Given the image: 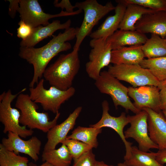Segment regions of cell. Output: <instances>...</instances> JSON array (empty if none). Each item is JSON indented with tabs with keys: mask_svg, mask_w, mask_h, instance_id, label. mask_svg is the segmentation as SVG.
<instances>
[{
	"mask_svg": "<svg viewBox=\"0 0 166 166\" xmlns=\"http://www.w3.org/2000/svg\"><path fill=\"white\" fill-rule=\"evenodd\" d=\"M79 27H70L63 33H60L46 45L38 48L20 47L19 56L32 64L34 74L29 86L33 87L42 78L43 73L50 61L59 53L67 51L72 48L68 41L76 38Z\"/></svg>",
	"mask_w": 166,
	"mask_h": 166,
	"instance_id": "1",
	"label": "cell"
},
{
	"mask_svg": "<svg viewBox=\"0 0 166 166\" xmlns=\"http://www.w3.org/2000/svg\"><path fill=\"white\" fill-rule=\"evenodd\" d=\"M79 50L61 54L45 69L43 76L51 86L65 90L72 87L80 67Z\"/></svg>",
	"mask_w": 166,
	"mask_h": 166,
	"instance_id": "2",
	"label": "cell"
},
{
	"mask_svg": "<svg viewBox=\"0 0 166 166\" xmlns=\"http://www.w3.org/2000/svg\"><path fill=\"white\" fill-rule=\"evenodd\" d=\"M15 106L20 110L19 122L22 125L32 130L38 129L44 133H47L57 124L60 115L58 113L50 121L48 113L38 112V107L36 103L30 99L29 95L22 93L17 96Z\"/></svg>",
	"mask_w": 166,
	"mask_h": 166,
	"instance_id": "3",
	"label": "cell"
},
{
	"mask_svg": "<svg viewBox=\"0 0 166 166\" xmlns=\"http://www.w3.org/2000/svg\"><path fill=\"white\" fill-rule=\"evenodd\" d=\"M74 6L76 8L84 12V19L80 27L78 28L73 47V49L79 50L82 42L87 36L90 34L94 26L109 12L114 10L115 6L111 2L103 5L96 0L77 2Z\"/></svg>",
	"mask_w": 166,
	"mask_h": 166,
	"instance_id": "4",
	"label": "cell"
},
{
	"mask_svg": "<svg viewBox=\"0 0 166 166\" xmlns=\"http://www.w3.org/2000/svg\"><path fill=\"white\" fill-rule=\"evenodd\" d=\"M44 79L42 78L35 87L30 88V97L35 103L40 104L44 110L56 114L61 105L74 94L75 88L72 86L63 90L51 86L46 89L44 87Z\"/></svg>",
	"mask_w": 166,
	"mask_h": 166,
	"instance_id": "5",
	"label": "cell"
},
{
	"mask_svg": "<svg viewBox=\"0 0 166 166\" xmlns=\"http://www.w3.org/2000/svg\"><path fill=\"white\" fill-rule=\"evenodd\" d=\"M94 84L101 93L108 94L111 97L116 108L120 106L126 111L130 110L135 114L141 111L130 101L128 95V88L108 71H101L98 77L95 80Z\"/></svg>",
	"mask_w": 166,
	"mask_h": 166,
	"instance_id": "6",
	"label": "cell"
},
{
	"mask_svg": "<svg viewBox=\"0 0 166 166\" xmlns=\"http://www.w3.org/2000/svg\"><path fill=\"white\" fill-rule=\"evenodd\" d=\"M26 89V88H24L15 94H13L11 90L9 89L0 95V121L4 125L3 132L4 133L11 132L26 138L34 133L33 130L20 124V111L11 106L12 101L20 93Z\"/></svg>",
	"mask_w": 166,
	"mask_h": 166,
	"instance_id": "7",
	"label": "cell"
},
{
	"mask_svg": "<svg viewBox=\"0 0 166 166\" xmlns=\"http://www.w3.org/2000/svg\"><path fill=\"white\" fill-rule=\"evenodd\" d=\"M107 71L119 80L127 82L135 88L146 85L158 87L160 84L148 69L139 64L109 65Z\"/></svg>",
	"mask_w": 166,
	"mask_h": 166,
	"instance_id": "8",
	"label": "cell"
},
{
	"mask_svg": "<svg viewBox=\"0 0 166 166\" xmlns=\"http://www.w3.org/2000/svg\"><path fill=\"white\" fill-rule=\"evenodd\" d=\"M81 10L78 9L69 13L62 10L59 13L52 14L45 13L37 0H20L18 12L21 20L33 28L49 24V20L52 18L73 16L81 13Z\"/></svg>",
	"mask_w": 166,
	"mask_h": 166,
	"instance_id": "9",
	"label": "cell"
},
{
	"mask_svg": "<svg viewBox=\"0 0 166 166\" xmlns=\"http://www.w3.org/2000/svg\"><path fill=\"white\" fill-rule=\"evenodd\" d=\"M89 45L92 49L89 54V61L85 64V70L89 77L95 81L101 69L111 63L112 49L110 44L102 38L92 39Z\"/></svg>",
	"mask_w": 166,
	"mask_h": 166,
	"instance_id": "10",
	"label": "cell"
},
{
	"mask_svg": "<svg viewBox=\"0 0 166 166\" xmlns=\"http://www.w3.org/2000/svg\"><path fill=\"white\" fill-rule=\"evenodd\" d=\"M128 116L130 126L124 132L125 139H134L138 143V148L144 152H148L151 149H159L148 134L147 113L142 110L134 115Z\"/></svg>",
	"mask_w": 166,
	"mask_h": 166,
	"instance_id": "11",
	"label": "cell"
},
{
	"mask_svg": "<svg viewBox=\"0 0 166 166\" xmlns=\"http://www.w3.org/2000/svg\"><path fill=\"white\" fill-rule=\"evenodd\" d=\"M101 105L102 114L101 119L96 124L89 125V127L99 128L106 127L115 130L119 135L125 145L126 153L124 156V160H125L131 155L132 144L126 140L123 132L124 127L129 123L128 116H126L124 112L122 113L118 117L111 116L109 113V104L106 100H104L102 101Z\"/></svg>",
	"mask_w": 166,
	"mask_h": 166,
	"instance_id": "12",
	"label": "cell"
},
{
	"mask_svg": "<svg viewBox=\"0 0 166 166\" xmlns=\"http://www.w3.org/2000/svg\"><path fill=\"white\" fill-rule=\"evenodd\" d=\"M18 135L9 132L7 137L3 138L2 144L7 150L19 155L24 153L29 156L34 161L39 160L42 146L41 141L36 136H32L27 140L22 139Z\"/></svg>",
	"mask_w": 166,
	"mask_h": 166,
	"instance_id": "13",
	"label": "cell"
},
{
	"mask_svg": "<svg viewBox=\"0 0 166 166\" xmlns=\"http://www.w3.org/2000/svg\"><path fill=\"white\" fill-rule=\"evenodd\" d=\"M159 92V88L153 85L128 87V96L133 100L135 106L140 110L147 107L158 113L161 112Z\"/></svg>",
	"mask_w": 166,
	"mask_h": 166,
	"instance_id": "14",
	"label": "cell"
},
{
	"mask_svg": "<svg viewBox=\"0 0 166 166\" xmlns=\"http://www.w3.org/2000/svg\"><path fill=\"white\" fill-rule=\"evenodd\" d=\"M82 109V107H77L63 122L56 125L49 130L47 132V140L44 151L55 149L58 144L61 143L66 139L68 133L73 128Z\"/></svg>",
	"mask_w": 166,
	"mask_h": 166,
	"instance_id": "15",
	"label": "cell"
},
{
	"mask_svg": "<svg viewBox=\"0 0 166 166\" xmlns=\"http://www.w3.org/2000/svg\"><path fill=\"white\" fill-rule=\"evenodd\" d=\"M142 110L148 114V130L151 139L158 146L159 150L166 149V119L162 111L158 113L147 107Z\"/></svg>",
	"mask_w": 166,
	"mask_h": 166,
	"instance_id": "16",
	"label": "cell"
},
{
	"mask_svg": "<svg viewBox=\"0 0 166 166\" xmlns=\"http://www.w3.org/2000/svg\"><path fill=\"white\" fill-rule=\"evenodd\" d=\"M135 30L145 34L151 33L166 38V11H159L145 14L135 25Z\"/></svg>",
	"mask_w": 166,
	"mask_h": 166,
	"instance_id": "17",
	"label": "cell"
},
{
	"mask_svg": "<svg viewBox=\"0 0 166 166\" xmlns=\"http://www.w3.org/2000/svg\"><path fill=\"white\" fill-rule=\"evenodd\" d=\"M71 21L69 19L64 23H61L58 20H53L51 23L45 26H40L34 28L30 36L27 39L22 40L20 47H32L43 40L52 36L56 31L59 30H65L70 28Z\"/></svg>",
	"mask_w": 166,
	"mask_h": 166,
	"instance_id": "18",
	"label": "cell"
},
{
	"mask_svg": "<svg viewBox=\"0 0 166 166\" xmlns=\"http://www.w3.org/2000/svg\"><path fill=\"white\" fill-rule=\"evenodd\" d=\"M115 7V14L108 16L97 30L89 35L92 39H105L112 35L119 28L123 19L126 5L117 2Z\"/></svg>",
	"mask_w": 166,
	"mask_h": 166,
	"instance_id": "19",
	"label": "cell"
},
{
	"mask_svg": "<svg viewBox=\"0 0 166 166\" xmlns=\"http://www.w3.org/2000/svg\"><path fill=\"white\" fill-rule=\"evenodd\" d=\"M142 45L124 46L111 52V63L115 65L139 64L144 57Z\"/></svg>",
	"mask_w": 166,
	"mask_h": 166,
	"instance_id": "20",
	"label": "cell"
},
{
	"mask_svg": "<svg viewBox=\"0 0 166 166\" xmlns=\"http://www.w3.org/2000/svg\"><path fill=\"white\" fill-rule=\"evenodd\" d=\"M148 38L145 34L136 30H117L106 40L111 45L112 50L125 46L143 45Z\"/></svg>",
	"mask_w": 166,
	"mask_h": 166,
	"instance_id": "21",
	"label": "cell"
},
{
	"mask_svg": "<svg viewBox=\"0 0 166 166\" xmlns=\"http://www.w3.org/2000/svg\"><path fill=\"white\" fill-rule=\"evenodd\" d=\"M126 8L119 26L120 30L135 31V25L144 14L158 11L141 6L134 4L126 5Z\"/></svg>",
	"mask_w": 166,
	"mask_h": 166,
	"instance_id": "22",
	"label": "cell"
},
{
	"mask_svg": "<svg viewBox=\"0 0 166 166\" xmlns=\"http://www.w3.org/2000/svg\"><path fill=\"white\" fill-rule=\"evenodd\" d=\"M124 163L128 166H164L156 160L155 152H144L135 146H132L131 155Z\"/></svg>",
	"mask_w": 166,
	"mask_h": 166,
	"instance_id": "23",
	"label": "cell"
},
{
	"mask_svg": "<svg viewBox=\"0 0 166 166\" xmlns=\"http://www.w3.org/2000/svg\"><path fill=\"white\" fill-rule=\"evenodd\" d=\"M42 161L54 166H70L73 159L67 148L62 144L58 148L43 152Z\"/></svg>",
	"mask_w": 166,
	"mask_h": 166,
	"instance_id": "24",
	"label": "cell"
},
{
	"mask_svg": "<svg viewBox=\"0 0 166 166\" xmlns=\"http://www.w3.org/2000/svg\"><path fill=\"white\" fill-rule=\"evenodd\" d=\"M145 57L147 59L166 56V42L164 38L158 35L152 34L142 45Z\"/></svg>",
	"mask_w": 166,
	"mask_h": 166,
	"instance_id": "25",
	"label": "cell"
},
{
	"mask_svg": "<svg viewBox=\"0 0 166 166\" xmlns=\"http://www.w3.org/2000/svg\"><path fill=\"white\" fill-rule=\"evenodd\" d=\"M102 130V128L93 127L78 126L70 135L67 136L66 139L76 140L88 144L93 148H97L98 144L97 137Z\"/></svg>",
	"mask_w": 166,
	"mask_h": 166,
	"instance_id": "26",
	"label": "cell"
},
{
	"mask_svg": "<svg viewBox=\"0 0 166 166\" xmlns=\"http://www.w3.org/2000/svg\"><path fill=\"white\" fill-rule=\"evenodd\" d=\"M139 65L148 69L159 81L166 80V56L144 59Z\"/></svg>",
	"mask_w": 166,
	"mask_h": 166,
	"instance_id": "27",
	"label": "cell"
},
{
	"mask_svg": "<svg viewBox=\"0 0 166 166\" xmlns=\"http://www.w3.org/2000/svg\"><path fill=\"white\" fill-rule=\"evenodd\" d=\"M28 158L6 149L0 144V166H28Z\"/></svg>",
	"mask_w": 166,
	"mask_h": 166,
	"instance_id": "28",
	"label": "cell"
},
{
	"mask_svg": "<svg viewBox=\"0 0 166 166\" xmlns=\"http://www.w3.org/2000/svg\"><path fill=\"white\" fill-rule=\"evenodd\" d=\"M61 144L66 146L73 160L78 158L93 148L88 144L73 139H66Z\"/></svg>",
	"mask_w": 166,
	"mask_h": 166,
	"instance_id": "29",
	"label": "cell"
},
{
	"mask_svg": "<svg viewBox=\"0 0 166 166\" xmlns=\"http://www.w3.org/2000/svg\"><path fill=\"white\" fill-rule=\"evenodd\" d=\"M125 5L134 4L156 11H166V0H117Z\"/></svg>",
	"mask_w": 166,
	"mask_h": 166,
	"instance_id": "30",
	"label": "cell"
},
{
	"mask_svg": "<svg viewBox=\"0 0 166 166\" xmlns=\"http://www.w3.org/2000/svg\"><path fill=\"white\" fill-rule=\"evenodd\" d=\"M73 160L74 163L72 166H95L97 161L92 150Z\"/></svg>",
	"mask_w": 166,
	"mask_h": 166,
	"instance_id": "31",
	"label": "cell"
},
{
	"mask_svg": "<svg viewBox=\"0 0 166 166\" xmlns=\"http://www.w3.org/2000/svg\"><path fill=\"white\" fill-rule=\"evenodd\" d=\"M19 27L17 29V36L22 40H25L31 35L34 28L20 20L18 23Z\"/></svg>",
	"mask_w": 166,
	"mask_h": 166,
	"instance_id": "32",
	"label": "cell"
},
{
	"mask_svg": "<svg viewBox=\"0 0 166 166\" xmlns=\"http://www.w3.org/2000/svg\"><path fill=\"white\" fill-rule=\"evenodd\" d=\"M160 89V97L161 110H166V80L160 81L158 87Z\"/></svg>",
	"mask_w": 166,
	"mask_h": 166,
	"instance_id": "33",
	"label": "cell"
},
{
	"mask_svg": "<svg viewBox=\"0 0 166 166\" xmlns=\"http://www.w3.org/2000/svg\"><path fill=\"white\" fill-rule=\"evenodd\" d=\"M54 6L57 8H61L62 10L65 9L67 12L72 13L74 12V9L75 8V6H73L69 0H62L60 2L58 0H55L53 2Z\"/></svg>",
	"mask_w": 166,
	"mask_h": 166,
	"instance_id": "34",
	"label": "cell"
},
{
	"mask_svg": "<svg viewBox=\"0 0 166 166\" xmlns=\"http://www.w3.org/2000/svg\"><path fill=\"white\" fill-rule=\"evenodd\" d=\"M10 2L8 14L12 18L15 17L19 7L20 0H8Z\"/></svg>",
	"mask_w": 166,
	"mask_h": 166,
	"instance_id": "35",
	"label": "cell"
},
{
	"mask_svg": "<svg viewBox=\"0 0 166 166\" xmlns=\"http://www.w3.org/2000/svg\"><path fill=\"white\" fill-rule=\"evenodd\" d=\"M156 160L160 164L164 165L166 164V149L159 150L155 152Z\"/></svg>",
	"mask_w": 166,
	"mask_h": 166,
	"instance_id": "36",
	"label": "cell"
},
{
	"mask_svg": "<svg viewBox=\"0 0 166 166\" xmlns=\"http://www.w3.org/2000/svg\"><path fill=\"white\" fill-rule=\"evenodd\" d=\"M28 166H54L49 163L45 162L40 165H37L32 162H29Z\"/></svg>",
	"mask_w": 166,
	"mask_h": 166,
	"instance_id": "37",
	"label": "cell"
},
{
	"mask_svg": "<svg viewBox=\"0 0 166 166\" xmlns=\"http://www.w3.org/2000/svg\"><path fill=\"white\" fill-rule=\"evenodd\" d=\"M95 166H114L112 165H109L105 164L103 161H97Z\"/></svg>",
	"mask_w": 166,
	"mask_h": 166,
	"instance_id": "38",
	"label": "cell"
},
{
	"mask_svg": "<svg viewBox=\"0 0 166 166\" xmlns=\"http://www.w3.org/2000/svg\"><path fill=\"white\" fill-rule=\"evenodd\" d=\"M116 166H128L125 164L124 162L118 163Z\"/></svg>",
	"mask_w": 166,
	"mask_h": 166,
	"instance_id": "39",
	"label": "cell"
},
{
	"mask_svg": "<svg viewBox=\"0 0 166 166\" xmlns=\"http://www.w3.org/2000/svg\"><path fill=\"white\" fill-rule=\"evenodd\" d=\"M162 112L166 119V110L162 111Z\"/></svg>",
	"mask_w": 166,
	"mask_h": 166,
	"instance_id": "40",
	"label": "cell"
},
{
	"mask_svg": "<svg viewBox=\"0 0 166 166\" xmlns=\"http://www.w3.org/2000/svg\"><path fill=\"white\" fill-rule=\"evenodd\" d=\"M164 39H165V42H166V38Z\"/></svg>",
	"mask_w": 166,
	"mask_h": 166,
	"instance_id": "41",
	"label": "cell"
}]
</instances>
